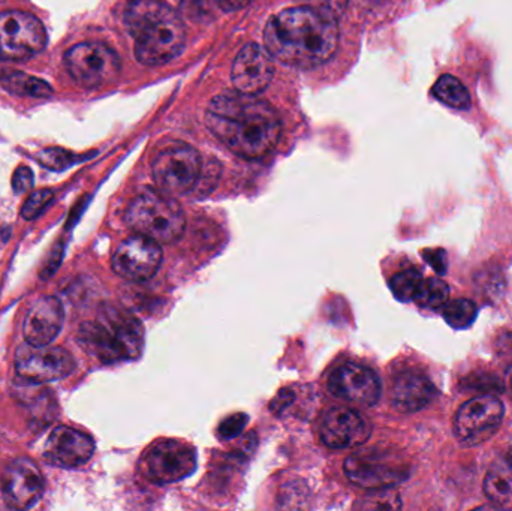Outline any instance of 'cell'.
<instances>
[{
	"label": "cell",
	"mask_w": 512,
	"mask_h": 511,
	"mask_svg": "<svg viewBox=\"0 0 512 511\" xmlns=\"http://www.w3.org/2000/svg\"><path fill=\"white\" fill-rule=\"evenodd\" d=\"M206 122L218 140L245 159L270 153L282 134L276 110L268 102L239 90L213 98L207 107Z\"/></svg>",
	"instance_id": "obj_1"
},
{
	"label": "cell",
	"mask_w": 512,
	"mask_h": 511,
	"mask_svg": "<svg viewBox=\"0 0 512 511\" xmlns=\"http://www.w3.org/2000/svg\"><path fill=\"white\" fill-rule=\"evenodd\" d=\"M264 42L280 62L294 68H315L336 53L337 20L309 6L285 9L268 20Z\"/></svg>",
	"instance_id": "obj_2"
},
{
	"label": "cell",
	"mask_w": 512,
	"mask_h": 511,
	"mask_svg": "<svg viewBox=\"0 0 512 511\" xmlns=\"http://www.w3.org/2000/svg\"><path fill=\"white\" fill-rule=\"evenodd\" d=\"M125 21L135 41V56L144 65L170 62L185 47V24L167 3L134 0Z\"/></svg>",
	"instance_id": "obj_3"
},
{
	"label": "cell",
	"mask_w": 512,
	"mask_h": 511,
	"mask_svg": "<svg viewBox=\"0 0 512 511\" xmlns=\"http://www.w3.org/2000/svg\"><path fill=\"white\" fill-rule=\"evenodd\" d=\"M77 341L90 357L111 365L140 356L144 329L137 318L111 309L99 320L81 324Z\"/></svg>",
	"instance_id": "obj_4"
},
{
	"label": "cell",
	"mask_w": 512,
	"mask_h": 511,
	"mask_svg": "<svg viewBox=\"0 0 512 511\" xmlns=\"http://www.w3.org/2000/svg\"><path fill=\"white\" fill-rule=\"evenodd\" d=\"M125 222L135 234L158 243L177 242L186 228L182 206L167 192L146 191L137 195L126 209Z\"/></svg>",
	"instance_id": "obj_5"
},
{
	"label": "cell",
	"mask_w": 512,
	"mask_h": 511,
	"mask_svg": "<svg viewBox=\"0 0 512 511\" xmlns=\"http://www.w3.org/2000/svg\"><path fill=\"white\" fill-rule=\"evenodd\" d=\"M65 66L78 86L86 89L107 86L119 77V56L101 42H81L65 54Z\"/></svg>",
	"instance_id": "obj_6"
},
{
	"label": "cell",
	"mask_w": 512,
	"mask_h": 511,
	"mask_svg": "<svg viewBox=\"0 0 512 511\" xmlns=\"http://www.w3.org/2000/svg\"><path fill=\"white\" fill-rule=\"evenodd\" d=\"M203 174V159L189 144H173L162 150L153 161V179L162 192L188 194Z\"/></svg>",
	"instance_id": "obj_7"
},
{
	"label": "cell",
	"mask_w": 512,
	"mask_h": 511,
	"mask_svg": "<svg viewBox=\"0 0 512 511\" xmlns=\"http://www.w3.org/2000/svg\"><path fill=\"white\" fill-rule=\"evenodd\" d=\"M48 36L35 15L21 11L0 14V60L30 59L44 50Z\"/></svg>",
	"instance_id": "obj_8"
},
{
	"label": "cell",
	"mask_w": 512,
	"mask_h": 511,
	"mask_svg": "<svg viewBox=\"0 0 512 511\" xmlns=\"http://www.w3.org/2000/svg\"><path fill=\"white\" fill-rule=\"evenodd\" d=\"M74 356L62 347L23 344L15 353V372L21 380L44 384L60 381L75 371Z\"/></svg>",
	"instance_id": "obj_9"
},
{
	"label": "cell",
	"mask_w": 512,
	"mask_h": 511,
	"mask_svg": "<svg viewBox=\"0 0 512 511\" xmlns=\"http://www.w3.org/2000/svg\"><path fill=\"white\" fill-rule=\"evenodd\" d=\"M349 482L363 489L381 491L405 480V465L385 450L369 449L352 453L345 461Z\"/></svg>",
	"instance_id": "obj_10"
},
{
	"label": "cell",
	"mask_w": 512,
	"mask_h": 511,
	"mask_svg": "<svg viewBox=\"0 0 512 511\" xmlns=\"http://www.w3.org/2000/svg\"><path fill=\"white\" fill-rule=\"evenodd\" d=\"M197 468V455L189 444L162 440L153 444L141 459V471L156 485H170L191 476Z\"/></svg>",
	"instance_id": "obj_11"
},
{
	"label": "cell",
	"mask_w": 512,
	"mask_h": 511,
	"mask_svg": "<svg viewBox=\"0 0 512 511\" xmlns=\"http://www.w3.org/2000/svg\"><path fill=\"white\" fill-rule=\"evenodd\" d=\"M504 404L493 395H481L463 404L454 417V434L463 446L486 443L504 420Z\"/></svg>",
	"instance_id": "obj_12"
},
{
	"label": "cell",
	"mask_w": 512,
	"mask_h": 511,
	"mask_svg": "<svg viewBox=\"0 0 512 511\" xmlns=\"http://www.w3.org/2000/svg\"><path fill=\"white\" fill-rule=\"evenodd\" d=\"M162 257L161 243L135 234L117 246L111 266L120 278L134 282L149 281L161 267Z\"/></svg>",
	"instance_id": "obj_13"
},
{
	"label": "cell",
	"mask_w": 512,
	"mask_h": 511,
	"mask_svg": "<svg viewBox=\"0 0 512 511\" xmlns=\"http://www.w3.org/2000/svg\"><path fill=\"white\" fill-rule=\"evenodd\" d=\"M331 395L348 404L373 407L381 398V380L373 369L360 363H343L337 366L327 381Z\"/></svg>",
	"instance_id": "obj_14"
},
{
	"label": "cell",
	"mask_w": 512,
	"mask_h": 511,
	"mask_svg": "<svg viewBox=\"0 0 512 511\" xmlns=\"http://www.w3.org/2000/svg\"><path fill=\"white\" fill-rule=\"evenodd\" d=\"M44 477L38 465L29 458H17L8 464L0 479V492L12 510H29L44 494Z\"/></svg>",
	"instance_id": "obj_15"
},
{
	"label": "cell",
	"mask_w": 512,
	"mask_h": 511,
	"mask_svg": "<svg viewBox=\"0 0 512 511\" xmlns=\"http://www.w3.org/2000/svg\"><path fill=\"white\" fill-rule=\"evenodd\" d=\"M318 434L322 443L330 449H355L369 440L372 426L358 411L333 407L324 411L319 419Z\"/></svg>",
	"instance_id": "obj_16"
},
{
	"label": "cell",
	"mask_w": 512,
	"mask_h": 511,
	"mask_svg": "<svg viewBox=\"0 0 512 511\" xmlns=\"http://www.w3.org/2000/svg\"><path fill=\"white\" fill-rule=\"evenodd\" d=\"M274 63L270 51L258 44H249L240 50L233 63L234 86L239 92L258 95L273 80Z\"/></svg>",
	"instance_id": "obj_17"
},
{
	"label": "cell",
	"mask_w": 512,
	"mask_h": 511,
	"mask_svg": "<svg viewBox=\"0 0 512 511\" xmlns=\"http://www.w3.org/2000/svg\"><path fill=\"white\" fill-rule=\"evenodd\" d=\"M93 453L92 437L69 426L54 428L44 447V458L60 468L81 467L92 459Z\"/></svg>",
	"instance_id": "obj_18"
},
{
	"label": "cell",
	"mask_w": 512,
	"mask_h": 511,
	"mask_svg": "<svg viewBox=\"0 0 512 511\" xmlns=\"http://www.w3.org/2000/svg\"><path fill=\"white\" fill-rule=\"evenodd\" d=\"M65 309L54 296H41L32 303L23 323L24 341L27 344L50 345L62 332Z\"/></svg>",
	"instance_id": "obj_19"
},
{
	"label": "cell",
	"mask_w": 512,
	"mask_h": 511,
	"mask_svg": "<svg viewBox=\"0 0 512 511\" xmlns=\"http://www.w3.org/2000/svg\"><path fill=\"white\" fill-rule=\"evenodd\" d=\"M436 387L420 372H403L397 375L391 387V399L397 411L403 414L417 413L435 399Z\"/></svg>",
	"instance_id": "obj_20"
},
{
	"label": "cell",
	"mask_w": 512,
	"mask_h": 511,
	"mask_svg": "<svg viewBox=\"0 0 512 511\" xmlns=\"http://www.w3.org/2000/svg\"><path fill=\"white\" fill-rule=\"evenodd\" d=\"M484 494L495 506L512 509V452L493 462L484 480Z\"/></svg>",
	"instance_id": "obj_21"
},
{
	"label": "cell",
	"mask_w": 512,
	"mask_h": 511,
	"mask_svg": "<svg viewBox=\"0 0 512 511\" xmlns=\"http://www.w3.org/2000/svg\"><path fill=\"white\" fill-rule=\"evenodd\" d=\"M0 84L6 92L21 98L44 99L53 95L50 84L26 72L3 69L0 71Z\"/></svg>",
	"instance_id": "obj_22"
},
{
	"label": "cell",
	"mask_w": 512,
	"mask_h": 511,
	"mask_svg": "<svg viewBox=\"0 0 512 511\" xmlns=\"http://www.w3.org/2000/svg\"><path fill=\"white\" fill-rule=\"evenodd\" d=\"M432 93L438 101L444 102L448 107L456 108V110L471 108L472 101L468 89L463 86L462 81L457 80L453 75H442L433 86Z\"/></svg>",
	"instance_id": "obj_23"
},
{
	"label": "cell",
	"mask_w": 512,
	"mask_h": 511,
	"mask_svg": "<svg viewBox=\"0 0 512 511\" xmlns=\"http://www.w3.org/2000/svg\"><path fill=\"white\" fill-rule=\"evenodd\" d=\"M477 314V305L468 299L453 300V302H447L442 306V315H444L445 321L456 330L471 327Z\"/></svg>",
	"instance_id": "obj_24"
},
{
	"label": "cell",
	"mask_w": 512,
	"mask_h": 511,
	"mask_svg": "<svg viewBox=\"0 0 512 511\" xmlns=\"http://www.w3.org/2000/svg\"><path fill=\"white\" fill-rule=\"evenodd\" d=\"M448 296H450V288L442 279H424L414 302L421 308L438 309L448 302Z\"/></svg>",
	"instance_id": "obj_25"
},
{
	"label": "cell",
	"mask_w": 512,
	"mask_h": 511,
	"mask_svg": "<svg viewBox=\"0 0 512 511\" xmlns=\"http://www.w3.org/2000/svg\"><path fill=\"white\" fill-rule=\"evenodd\" d=\"M423 281V276L417 270H405L391 279L390 288L400 302H414Z\"/></svg>",
	"instance_id": "obj_26"
},
{
	"label": "cell",
	"mask_w": 512,
	"mask_h": 511,
	"mask_svg": "<svg viewBox=\"0 0 512 511\" xmlns=\"http://www.w3.org/2000/svg\"><path fill=\"white\" fill-rule=\"evenodd\" d=\"M54 192L51 189H39V191L33 192V194L29 195L26 203L21 207V216L27 221H33V219L38 218L41 213H44V210L50 206L51 201H53Z\"/></svg>",
	"instance_id": "obj_27"
},
{
	"label": "cell",
	"mask_w": 512,
	"mask_h": 511,
	"mask_svg": "<svg viewBox=\"0 0 512 511\" xmlns=\"http://www.w3.org/2000/svg\"><path fill=\"white\" fill-rule=\"evenodd\" d=\"M39 162L54 171L65 170L74 164V156L62 149H47L39 155Z\"/></svg>",
	"instance_id": "obj_28"
},
{
	"label": "cell",
	"mask_w": 512,
	"mask_h": 511,
	"mask_svg": "<svg viewBox=\"0 0 512 511\" xmlns=\"http://www.w3.org/2000/svg\"><path fill=\"white\" fill-rule=\"evenodd\" d=\"M301 2L304 6H309L334 20H339V17H342L346 5H348V0H301Z\"/></svg>",
	"instance_id": "obj_29"
},
{
	"label": "cell",
	"mask_w": 512,
	"mask_h": 511,
	"mask_svg": "<svg viewBox=\"0 0 512 511\" xmlns=\"http://www.w3.org/2000/svg\"><path fill=\"white\" fill-rule=\"evenodd\" d=\"M366 503H369L366 506L369 509H399L400 507L399 495L384 489L373 497L366 498Z\"/></svg>",
	"instance_id": "obj_30"
},
{
	"label": "cell",
	"mask_w": 512,
	"mask_h": 511,
	"mask_svg": "<svg viewBox=\"0 0 512 511\" xmlns=\"http://www.w3.org/2000/svg\"><path fill=\"white\" fill-rule=\"evenodd\" d=\"M33 173L29 167H18L12 176V189L15 194H26L33 188Z\"/></svg>",
	"instance_id": "obj_31"
},
{
	"label": "cell",
	"mask_w": 512,
	"mask_h": 511,
	"mask_svg": "<svg viewBox=\"0 0 512 511\" xmlns=\"http://www.w3.org/2000/svg\"><path fill=\"white\" fill-rule=\"evenodd\" d=\"M246 422H248V419H246L245 414H237V416L230 417V419L225 420L219 426V434L222 435V438L237 437L245 428Z\"/></svg>",
	"instance_id": "obj_32"
},
{
	"label": "cell",
	"mask_w": 512,
	"mask_h": 511,
	"mask_svg": "<svg viewBox=\"0 0 512 511\" xmlns=\"http://www.w3.org/2000/svg\"><path fill=\"white\" fill-rule=\"evenodd\" d=\"M424 257H426L427 263H429L436 272L445 273V270H447V254H445V251H442V249L427 251Z\"/></svg>",
	"instance_id": "obj_33"
},
{
	"label": "cell",
	"mask_w": 512,
	"mask_h": 511,
	"mask_svg": "<svg viewBox=\"0 0 512 511\" xmlns=\"http://www.w3.org/2000/svg\"><path fill=\"white\" fill-rule=\"evenodd\" d=\"M224 11H239V9L246 8L252 0H215Z\"/></svg>",
	"instance_id": "obj_34"
},
{
	"label": "cell",
	"mask_w": 512,
	"mask_h": 511,
	"mask_svg": "<svg viewBox=\"0 0 512 511\" xmlns=\"http://www.w3.org/2000/svg\"><path fill=\"white\" fill-rule=\"evenodd\" d=\"M183 3H186V6H191V8L194 9V11H203V0H183Z\"/></svg>",
	"instance_id": "obj_35"
},
{
	"label": "cell",
	"mask_w": 512,
	"mask_h": 511,
	"mask_svg": "<svg viewBox=\"0 0 512 511\" xmlns=\"http://www.w3.org/2000/svg\"><path fill=\"white\" fill-rule=\"evenodd\" d=\"M505 389H507V393L512 399V365L508 369L507 375H505Z\"/></svg>",
	"instance_id": "obj_36"
}]
</instances>
